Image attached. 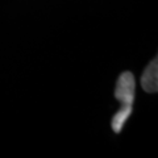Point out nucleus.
Returning a JSON list of instances; mask_svg holds the SVG:
<instances>
[{
  "mask_svg": "<svg viewBox=\"0 0 158 158\" xmlns=\"http://www.w3.org/2000/svg\"><path fill=\"white\" fill-rule=\"evenodd\" d=\"M135 88H136V82L132 73L125 71L118 77L115 90V98L120 102L121 108L132 110L133 100H135Z\"/></svg>",
  "mask_w": 158,
  "mask_h": 158,
  "instance_id": "nucleus-1",
  "label": "nucleus"
},
{
  "mask_svg": "<svg viewBox=\"0 0 158 158\" xmlns=\"http://www.w3.org/2000/svg\"><path fill=\"white\" fill-rule=\"evenodd\" d=\"M141 86L148 94H156L158 90V62L157 58L148 65L141 77Z\"/></svg>",
  "mask_w": 158,
  "mask_h": 158,
  "instance_id": "nucleus-2",
  "label": "nucleus"
}]
</instances>
